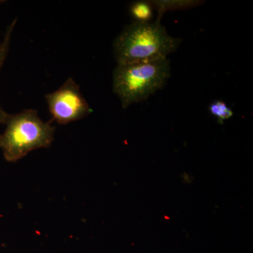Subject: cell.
Instances as JSON below:
<instances>
[{"label":"cell","instance_id":"6da1fadb","mask_svg":"<svg viewBox=\"0 0 253 253\" xmlns=\"http://www.w3.org/2000/svg\"><path fill=\"white\" fill-rule=\"evenodd\" d=\"M181 42L179 38L169 36L160 21L132 22L115 39L113 54L118 64L149 62L166 59Z\"/></svg>","mask_w":253,"mask_h":253},{"label":"cell","instance_id":"7a4b0ae2","mask_svg":"<svg viewBox=\"0 0 253 253\" xmlns=\"http://www.w3.org/2000/svg\"><path fill=\"white\" fill-rule=\"evenodd\" d=\"M169 60L118 64L113 76V89L123 109L147 99L162 89L170 78Z\"/></svg>","mask_w":253,"mask_h":253},{"label":"cell","instance_id":"3957f363","mask_svg":"<svg viewBox=\"0 0 253 253\" xmlns=\"http://www.w3.org/2000/svg\"><path fill=\"white\" fill-rule=\"evenodd\" d=\"M6 125L0 134V148L8 162H16L33 150L49 147L54 140V126L44 122L36 110L11 115Z\"/></svg>","mask_w":253,"mask_h":253},{"label":"cell","instance_id":"277c9868","mask_svg":"<svg viewBox=\"0 0 253 253\" xmlns=\"http://www.w3.org/2000/svg\"><path fill=\"white\" fill-rule=\"evenodd\" d=\"M45 99L51 117L59 124L74 122L92 112L80 86L71 78L57 90L46 94Z\"/></svg>","mask_w":253,"mask_h":253},{"label":"cell","instance_id":"5b68a950","mask_svg":"<svg viewBox=\"0 0 253 253\" xmlns=\"http://www.w3.org/2000/svg\"><path fill=\"white\" fill-rule=\"evenodd\" d=\"M17 20L14 19L11 24L9 25L6 28V32L3 38L2 41L0 42V72L3 65L6 61L8 54H9L10 49V44H11V36H12L13 31H14L15 25H16ZM11 115L6 113L4 109L1 108L0 105V125H6L8 120Z\"/></svg>","mask_w":253,"mask_h":253},{"label":"cell","instance_id":"8992f818","mask_svg":"<svg viewBox=\"0 0 253 253\" xmlns=\"http://www.w3.org/2000/svg\"><path fill=\"white\" fill-rule=\"evenodd\" d=\"M151 1L154 6V10L156 9L158 11V19L156 20L158 21H160V18L163 14L169 10L189 9L201 4V1L194 0H158Z\"/></svg>","mask_w":253,"mask_h":253},{"label":"cell","instance_id":"52a82bcc","mask_svg":"<svg viewBox=\"0 0 253 253\" xmlns=\"http://www.w3.org/2000/svg\"><path fill=\"white\" fill-rule=\"evenodd\" d=\"M154 8L151 1H136L129 7L133 22L151 23L154 18Z\"/></svg>","mask_w":253,"mask_h":253},{"label":"cell","instance_id":"ba28073f","mask_svg":"<svg viewBox=\"0 0 253 253\" xmlns=\"http://www.w3.org/2000/svg\"><path fill=\"white\" fill-rule=\"evenodd\" d=\"M209 111L212 116L217 118L218 122L223 123L234 116V111L221 100H214L209 106Z\"/></svg>","mask_w":253,"mask_h":253},{"label":"cell","instance_id":"9c48e42d","mask_svg":"<svg viewBox=\"0 0 253 253\" xmlns=\"http://www.w3.org/2000/svg\"><path fill=\"white\" fill-rule=\"evenodd\" d=\"M3 2V1H0V3Z\"/></svg>","mask_w":253,"mask_h":253}]
</instances>
